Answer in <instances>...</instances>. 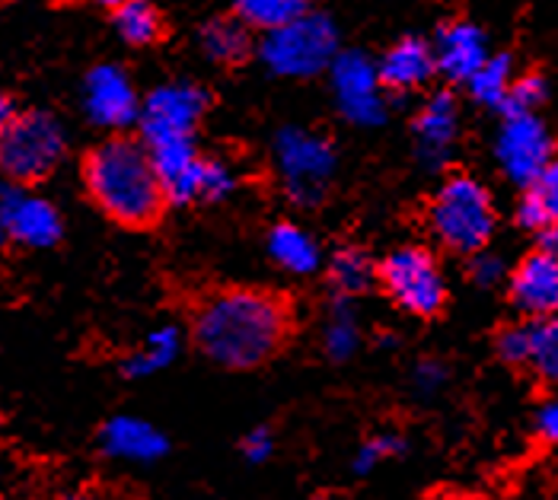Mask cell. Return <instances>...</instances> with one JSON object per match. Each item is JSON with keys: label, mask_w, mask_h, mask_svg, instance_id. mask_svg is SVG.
<instances>
[{"label": "cell", "mask_w": 558, "mask_h": 500, "mask_svg": "<svg viewBox=\"0 0 558 500\" xmlns=\"http://www.w3.org/2000/svg\"><path fill=\"white\" fill-rule=\"evenodd\" d=\"M380 71V81L389 89H418L434 77L437 71V61H434V48L418 36H409L402 42H396L384 54V61L377 64Z\"/></svg>", "instance_id": "17"}, {"label": "cell", "mask_w": 558, "mask_h": 500, "mask_svg": "<svg viewBox=\"0 0 558 500\" xmlns=\"http://www.w3.org/2000/svg\"><path fill=\"white\" fill-rule=\"evenodd\" d=\"M405 450V440L399 437V434H377V437H371L361 450H357V456H354V472L357 475H367V472H374L377 465H384L387 459L399 456Z\"/></svg>", "instance_id": "28"}, {"label": "cell", "mask_w": 558, "mask_h": 500, "mask_svg": "<svg viewBox=\"0 0 558 500\" xmlns=\"http://www.w3.org/2000/svg\"><path fill=\"white\" fill-rule=\"evenodd\" d=\"M84 109L93 125L112 127V131L134 125L141 115V102L129 74L116 64H99L89 71L84 86Z\"/></svg>", "instance_id": "12"}, {"label": "cell", "mask_w": 558, "mask_h": 500, "mask_svg": "<svg viewBox=\"0 0 558 500\" xmlns=\"http://www.w3.org/2000/svg\"><path fill=\"white\" fill-rule=\"evenodd\" d=\"M434 61H437V71L447 77V81H457V84H466L475 71L485 64L488 58V42H485V33L466 23V20H453L447 23L437 39H434Z\"/></svg>", "instance_id": "15"}, {"label": "cell", "mask_w": 558, "mask_h": 500, "mask_svg": "<svg viewBox=\"0 0 558 500\" xmlns=\"http://www.w3.org/2000/svg\"><path fill=\"white\" fill-rule=\"evenodd\" d=\"M268 252L291 275H313L319 268V246H316V240L306 230L294 227V223H278L268 233Z\"/></svg>", "instance_id": "18"}, {"label": "cell", "mask_w": 558, "mask_h": 500, "mask_svg": "<svg viewBox=\"0 0 558 500\" xmlns=\"http://www.w3.org/2000/svg\"><path fill=\"white\" fill-rule=\"evenodd\" d=\"M275 163L288 195L298 205H316L336 175V150L316 131L284 127L275 141Z\"/></svg>", "instance_id": "6"}, {"label": "cell", "mask_w": 558, "mask_h": 500, "mask_svg": "<svg viewBox=\"0 0 558 500\" xmlns=\"http://www.w3.org/2000/svg\"><path fill=\"white\" fill-rule=\"evenodd\" d=\"M460 131V112L457 99L450 93H434L428 102L422 106L415 119V137H418V154L428 167H440L457 141Z\"/></svg>", "instance_id": "16"}, {"label": "cell", "mask_w": 558, "mask_h": 500, "mask_svg": "<svg viewBox=\"0 0 558 500\" xmlns=\"http://www.w3.org/2000/svg\"><path fill=\"white\" fill-rule=\"evenodd\" d=\"M470 275H473V281L478 288H495L498 281H505L508 268H505V258H501V255H495V252L488 249H478L473 255Z\"/></svg>", "instance_id": "30"}, {"label": "cell", "mask_w": 558, "mask_h": 500, "mask_svg": "<svg viewBox=\"0 0 558 500\" xmlns=\"http://www.w3.org/2000/svg\"><path fill=\"white\" fill-rule=\"evenodd\" d=\"M536 434H539V440L558 447V386L556 392H553V395L539 405V412H536Z\"/></svg>", "instance_id": "34"}, {"label": "cell", "mask_w": 558, "mask_h": 500, "mask_svg": "<svg viewBox=\"0 0 558 500\" xmlns=\"http://www.w3.org/2000/svg\"><path fill=\"white\" fill-rule=\"evenodd\" d=\"M0 468H3V447H0Z\"/></svg>", "instance_id": "41"}, {"label": "cell", "mask_w": 558, "mask_h": 500, "mask_svg": "<svg viewBox=\"0 0 558 500\" xmlns=\"http://www.w3.org/2000/svg\"><path fill=\"white\" fill-rule=\"evenodd\" d=\"M61 500H102L99 495H93V491H74V495H64Z\"/></svg>", "instance_id": "38"}, {"label": "cell", "mask_w": 558, "mask_h": 500, "mask_svg": "<svg viewBox=\"0 0 558 500\" xmlns=\"http://www.w3.org/2000/svg\"><path fill=\"white\" fill-rule=\"evenodd\" d=\"M310 10V0H236V13L246 26L278 29Z\"/></svg>", "instance_id": "23"}, {"label": "cell", "mask_w": 558, "mask_h": 500, "mask_svg": "<svg viewBox=\"0 0 558 500\" xmlns=\"http://www.w3.org/2000/svg\"><path fill=\"white\" fill-rule=\"evenodd\" d=\"M64 150H68V137L54 115L39 109L16 115L0 131V172L16 185L39 182L58 169V163L64 160Z\"/></svg>", "instance_id": "4"}, {"label": "cell", "mask_w": 558, "mask_h": 500, "mask_svg": "<svg viewBox=\"0 0 558 500\" xmlns=\"http://www.w3.org/2000/svg\"><path fill=\"white\" fill-rule=\"evenodd\" d=\"M517 223L523 227V230H543L546 223H549V214H546V205H543V198L530 188L523 198H520V205H517Z\"/></svg>", "instance_id": "31"}, {"label": "cell", "mask_w": 558, "mask_h": 500, "mask_svg": "<svg viewBox=\"0 0 558 500\" xmlns=\"http://www.w3.org/2000/svg\"><path fill=\"white\" fill-rule=\"evenodd\" d=\"M539 249L558 255V220L546 223V227L539 230Z\"/></svg>", "instance_id": "36"}, {"label": "cell", "mask_w": 558, "mask_h": 500, "mask_svg": "<svg viewBox=\"0 0 558 500\" xmlns=\"http://www.w3.org/2000/svg\"><path fill=\"white\" fill-rule=\"evenodd\" d=\"M208 109V93L192 84L157 86L137 115V125L144 134V144H163V141H182L192 137L198 119Z\"/></svg>", "instance_id": "9"}, {"label": "cell", "mask_w": 558, "mask_h": 500, "mask_svg": "<svg viewBox=\"0 0 558 500\" xmlns=\"http://www.w3.org/2000/svg\"><path fill=\"white\" fill-rule=\"evenodd\" d=\"M84 182L89 198L125 227L154 223L167 202L147 147L129 137H112L93 147L84 163Z\"/></svg>", "instance_id": "2"}, {"label": "cell", "mask_w": 558, "mask_h": 500, "mask_svg": "<svg viewBox=\"0 0 558 500\" xmlns=\"http://www.w3.org/2000/svg\"><path fill=\"white\" fill-rule=\"evenodd\" d=\"M539 198H543V205H546V214H549V223L558 220V160L549 163V169L539 175V182L536 185H530Z\"/></svg>", "instance_id": "33"}, {"label": "cell", "mask_w": 558, "mask_h": 500, "mask_svg": "<svg viewBox=\"0 0 558 500\" xmlns=\"http://www.w3.org/2000/svg\"><path fill=\"white\" fill-rule=\"evenodd\" d=\"M332 288L342 293V296H354V293H364L374 278H377V268L371 265V258L357 249H342L332 258Z\"/></svg>", "instance_id": "24"}, {"label": "cell", "mask_w": 558, "mask_h": 500, "mask_svg": "<svg viewBox=\"0 0 558 500\" xmlns=\"http://www.w3.org/2000/svg\"><path fill=\"white\" fill-rule=\"evenodd\" d=\"M332 68V89L339 99V109L354 125H380L387 119V102L380 96V71L377 64L361 51L336 54Z\"/></svg>", "instance_id": "10"}, {"label": "cell", "mask_w": 558, "mask_h": 500, "mask_svg": "<svg viewBox=\"0 0 558 500\" xmlns=\"http://www.w3.org/2000/svg\"><path fill=\"white\" fill-rule=\"evenodd\" d=\"M7 243V230H3V217H0V246Z\"/></svg>", "instance_id": "40"}, {"label": "cell", "mask_w": 558, "mask_h": 500, "mask_svg": "<svg viewBox=\"0 0 558 500\" xmlns=\"http://www.w3.org/2000/svg\"><path fill=\"white\" fill-rule=\"evenodd\" d=\"M514 84V61L508 54H488L485 64L466 81L475 102L501 109L508 99V89Z\"/></svg>", "instance_id": "20"}, {"label": "cell", "mask_w": 558, "mask_h": 500, "mask_svg": "<svg viewBox=\"0 0 558 500\" xmlns=\"http://www.w3.org/2000/svg\"><path fill=\"white\" fill-rule=\"evenodd\" d=\"M361 344V329H357V319L348 306V300H336L329 316H326V326H323V347L332 361H348Z\"/></svg>", "instance_id": "22"}, {"label": "cell", "mask_w": 558, "mask_h": 500, "mask_svg": "<svg viewBox=\"0 0 558 500\" xmlns=\"http://www.w3.org/2000/svg\"><path fill=\"white\" fill-rule=\"evenodd\" d=\"M179 347H182V334H179L175 326H160V329H154V332L144 338V344L125 361V376H131V379H144V376H154L160 374V370H167L172 361H175Z\"/></svg>", "instance_id": "19"}, {"label": "cell", "mask_w": 558, "mask_h": 500, "mask_svg": "<svg viewBox=\"0 0 558 500\" xmlns=\"http://www.w3.org/2000/svg\"><path fill=\"white\" fill-rule=\"evenodd\" d=\"M339 33L323 13H303L298 20L268 29L262 42V61L281 77H313L336 61Z\"/></svg>", "instance_id": "5"}, {"label": "cell", "mask_w": 558, "mask_h": 500, "mask_svg": "<svg viewBox=\"0 0 558 500\" xmlns=\"http://www.w3.org/2000/svg\"><path fill=\"white\" fill-rule=\"evenodd\" d=\"M546 96H549L546 81H543L539 74H526V77H520V81L511 84L501 112H505V115H530V112H536V109L546 102Z\"/></svg>", "instance_id": "27"}, {"label": "cell", "mask_w": 558, "mask_h": 500, "mask_svg": "<svg viewBox=\"0 0 558 500\" xmlns=\"http://www.w3.org/2000/svg\"><path fill=\"white\" fill-rule=\"evenodd\" d=\"M511 300L530 319L558 316V255L536 249L511 275Z\"/></svg>", "instance_id": "13"}, {"label": "cell", "mask_w": 558, "mask_h": 500, "mask_svg": "<svg viewBox=\"0 0 558 500\" xmlns=\"http://www.w3.org/2000/svg\"><path fill=\"white\" fill-rule=\"evenodd\" d=\"M377 278L384 291L392 296L396 306H402L412 316H437L447 300V281L434 255L422 246L389 252L384 265L377 268Z\"/></svg>", "instance_id": "7"}, {"label": "cell", "mask_w": 558, "mask_h": 500, "mask_svg": "<svg viewBox=\"0 0 558 500\" xmlns=\"http://www.w3.org/2000/svg\"><path fill=\"white\" fill-rule=\"evenodd\" d=\"M13 119H16V109H13L10 96H7V93H0V131L10 125Z\"/></svg>", "instance_id": "37"}, {"label": "cell", "mask_w": 558, "mask_h": 500, "mask_svg": "<svg viewBox=\"0 0 558 500\" xmlns=\"http://www.w3.org/2000/svg\"><path fill=\"white\" fill-rule=\"evenodd\" d=\"M291 329L284 300L265 291H223L195 316L198 347L227 370H253L278 354Z\"/></svg>", "instance_id": "1"}, {"label": "cell", "mask_w": 558, "mask_h": 500, "mask_svg": "<svg viewBox=\"0 0 558 500\" xmlns=\"http://www.w3.org/2000/svg\"><path fill=\"white\" fill-rule=\"evenodd\" d=\"M495 157L501 172L517 185H536L539 175L556 160V141L549 127L530 115H505V125L495 141Z\"/></svg>", "instance_id": "8"}, {"label": "cell", "mask_w": 558, "mask_h": 500, "mask_svg": "<svg viewBox=\"0 0 558 500\" xmlns=\"http://www.w3.org/2000/svg\"><path fill=\"white\" fill-rule=\"evenodd\" d=\"M160 13L150 0H122L116 7V33L129 45H150L160 39Z\"/></svg>", "instance_id": "21"}, {"label": "cell", "mask_w": 558, "mask_h": 500, "mask_svg": "<svg viewBox=\"0 0 558 500\" xmlns=\"http://www.w3.org/2000/svg\"><path fill=\"white\" fill-rule=\"evenodd\" d=\"M271 453H275V434L268 427H256V430H250L243 437V456H246V462L262 465V462L271 459Z\"/></svg>", "instance_id": "32"}, {"label": "cell", "mask_w": 558, "mask_h": 500, "mask_svg": "<svg viewBox=\"0 0 558 500\" xmlns=\"http://www.w3.org/2000/svg\"><path fill=\"white\" fill-rule=\"evenodd\" d=\"M526 367H533L536 376L558 386V316L533 319V351Z\"/></svg>", "instance_id": "26"}, {"label": "cell", "mask_w": 558, "mask_h": 500, "mask_svg": "<svg viewBox=\"0 0 558 500\" xmlns=\"http://www.w3.org/2000/svg\"><path fill=\"white\" fill-rule=\"evenodd\" d=\"M0 217H3L7 240H16L20 246H29V249L54 246L64 230L58 208L16 182L0 188Z\"/></svg>", "instance_id": "11"}, {"label": "cell", "mask_w": 558, "mask_h": 500, "mask_svg": "<svg viewBox=\"0 0 558 500\" xmlns=\"http://www.w3.org/2000/svg\"><path fill=\"white\" fill-rule=\"evenodd\" d=\"M99 447L109 459H122V462H160L170 450V440L160 427H154L144 417L119 415L106 420V427L99 430Z\"/></svg>", "instance_id": "14"}, {"label": "cell", "mask_w": 558, "mask_h": 500, "mask_svg": "<svg viewBox=\"0 0 558 500\" xmlns=\"http://www.w3.org/2000/svg\"><path fill=\"white\" fill-rule=\"evenodd\" d=\"M96 3H102V7H112V10H116V7H119L122 0H96Z\"/></svg>", "instance_id": "39"}, {"label": "cell", "mask_w": 558, "mask_h": 500, "mask_svg": "<svg viewBox=\"0 0 558 500\" xmlns=\"http://www.w3.org/2000/svg\"><path fill=\"white\" fill-rule=\"evenodd\" d=\"M202 45H205V51L215 61L233 64V61H240L250 51V36H246V26L243 23H236V20H217V23H211L202 33Z\"/></svg>", "instance_id": "25"}, {"label": "cell", "mask_w": 558, "mask_h": 500, "mask_svg": "<svg viewBox=\"0 0 558 500\" xmlns=\"http://www.w3.org/2000/svg\"><path fill=\"white\" fill-rule=\"evenodd\" d=\"M430 233L440 240V246L460 255H475L488 246L495 233V205L485 185L473 175H450L428 210Z\"/></svg>", "instance_id": "3"}, {"label": "cell", "mask_w": 558, "mask_h": 500, "mask_svg": "<svg viewBox=\"0 0 558 500\" xmlns=\"http://www.w3.org/2000/svg\"><path fill=\"white\" fill-rule=\"evenodd\" d=\"M415 389L422 392V395H434L444 382H447V370H444V364H437V361H422L418 367H415Z\"/></svg>", "instance_id": "35"}, {"label": "cell", "mask_w": 558, "mask_h": 500, "mask_svg": "<svg viewBox=\"0 0 558 500\" xmlns=\"http://www.w3.org/2000/svg\"><path fill=\"white\" fill-rule=\"evenodd\" d=\"M530 351H533V322L508 326L505 332L498 334V354H501L505 364L526 367L530 364Z\"/></svg>", "instance_id": "29"}]
</instances>
